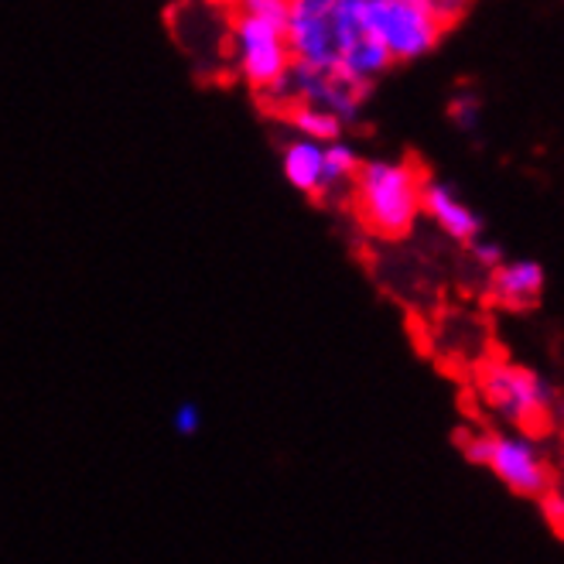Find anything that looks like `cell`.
I'll return each instance as SVG.
<instances>
[{
  "instance_id": "ba28073f",
  "label": "cell",
  "mask_w": 564,
  "mask_h": 564,
  "mask_svg": "<svg viewBox=\"0 0 564 564\" xmlns=\"http://www.w3.org/2000/svg\"><path fill=\"white\" fill-rule=\"evenodd\" d=\"M489 274V294L496 305H503L510 312H527L541 302L544 294V284H547V274L538 260H527V257H517V260H500Z\"/></svg>"
},
{
  "instance_id": "9a60e30c",
  "label": "cell",
  "mask_w": 564,
  "mask_h": 564,
  "mask_svg": "<svg viewBox=\"0 0 564 564\" xmlns=\"http://www.w3.org/2000/svg\"><path fill=\"white\" fill-rule=\"evenodd\" d=\"M469 253H473V260L479 263L482 271H492L496 263L503 260V247H500V243H492V240H486V237H476V240L469 243Z\"/></svg>"
},
{
  "instance_id": "5b68a950",
  "label": "cell",
  "mask_w": 564,
  "mask_h": 564,
  "mask_svg": "<svg viewBox=\"0 0 564 564\" xmlns=\"http://www.w3.org/2000/svg\"><path fill=\"white\" fill-rule=\"evenodd\" d=\"M479 393L486 408L507 421L510 427H541L551 417L554 408V393L547 387L544 377H538L534 370L517 367V362L507 359H492L479 373Z\"/></svg>"
},
{
  "instance_id": "9c48e42d",
  "label": "cell",
  "mask_w": 564,
  "mask_h": 564,
  "mask_svg": "<svg viewBox=\"0 0 564 564\" xmlns=\"http://www.w3.org/2000/svg\"><path fill=\"white\" fill-rule=\"evenodd\" d=\"M281 172H284L288 185L302 195L328 192V185H325V144L294 134V141H288L281 151Z\"/></svg>"
},
{
  "instance_id": "7c38bea8",
  "label": "cell",
  "mask_w": 564,
  "mask_h": 564,
  "mask_svg": "<svg viewBox=\"0 0 564 564\" xmlns=\"http://www.w3.org/2000/svg\"><path fill=\"white\" fill-rule=\"evenodd\" d=\"M448 113H452V123L462 130V134H476L479 123H482V99H479L473 89H462V93L452 99Z\"/></svg>"
},
{
  "instance_id": "4fadbf2b",
  "label": "cell",
  "mask_w": 564,
  "mask_h": 564,
  "mask_svg": "<svg viewBox=\"0 0 564 564\" xmlns=\"http://www.w3.org/2000/svg\"><path fill=\"white\" fill-rule=\"evenodd\" d=\"M172 427L178 438H195L203 431V408L198 404H178L172 414Z\"/></svg>"
},
{
  "instance_id": "3957f363",
  "label": "cell",
  "mask_w": 564,
  "mask_h": 564,
  "mask_svg": "<svg viewBox=\"0 0 564 564\" xmlns=\"http://www.w3.org/2000/svg\"><path fill=\"white\" fill-rule=\"evenodd\" d=\"M462 452L476 466H486L517 496H544L551 489V469L541 445L523 427L476 431L462 438Z\"/></svg>"
},
{
  "instance_id": "5bb4252c",
  "label": "cell",
  "mask_w": 564,
  "mask_h": 564,
  "mask_svg": "<svg viewBox=\"0 0 564 564\" xmlns=\"http://www.w3.org/2000/svg\"><path fill=\"white\" fill-rule=\"evenodd\" d=\"M421 8H427L431 14H435L445 28L448 24H455L462 14H466L469 8H473V0H417Z\"/></svg>"
},
{
  "instance_id": "52a82bcc",
  "label": "cell",
  "mask_w": 564,
  "mask_h": 564,
  "mask_svg": "<svg viewBox=\"0 0 564 564\" xmlns=\"http://www.w3.org/2000/svg\"><path fill=\"white\" fill-rule=\"evenodd\" d=\"M421 216H427L455 243L469 247L476 237H482V216L448 182L424 178V185H421Z\"/></svg>"
},
{
  "instance_id": "277c9868",
  "label": "cell",
  "mask_w": 564,
  "mask_h": 564,
  "mask_svg": "<svg viewBox=\"0 0 564 564\" xmlns=\"http://www.w3.org/2000/svg\"><path fill=\"white\" fill-rule=\"evenodd\" d=\"M370 35L397 62H417L431 55L442 42L445 24L421 8L417 0H356Z\"/></svg>"
},
{
  "instance_id": "8fae6325",
  "label": "cell",
  "mask_w": 564,
  "mask_h": 564,
  "mask_svg": "<svg viewBox=\"0 0 564 564\" xmlns=\"http://www.w3.org/2000/svg\"><path fill=\"white\" fill-rule=\"evenodd\" d=\"M359 164H362V158H359V151L352 144H346L343 138L328 141L325 144V185H328V192L352 185Z\"/></svg>"
},
{
  "instance_id": "6da1fadb",
  "label": "cell",
  "mask_w": 564,
  "mask_h": 564,
  "mask_svg": "<svg viewBox=\"0 0 564 564\" xmlns=\"http://www.w3.org/2000/svg\"><path fill=\"white\" fill-rule=\"evenodd\" d=\"M288 8L291 0H234V28L229 52L247 86L274 96L291 69L288 45Z\"/></svg>"
},
{
  "instance_id": "8992f818",
  "label": "cell",
  "mask_w": 564,
  "mask_h": 564,
  "mask_svg": "<svg viewBox=\"0 0 564 564\" xmlns=\"http://www.w3.org/2000/svg\"><path fill=\"white\" fill-rule=\"evenodd\" d=\"M339 8L336 0H291L288 8V45L291 62L305 69H336Z\"/></svg>"
},
{
  "instance_id": "30bf717a",
  "label": "cell",
  "mask_w": 564,
  "mask_h": 564,
  "mask_svg": "<svg viewBox=\"0 0 564 564\" xmlns=\"http://www.w3.org/2000/svg\"><path fill=\"white\" fill-rule=\"evenodd\" d=\"M284 107H288V123H291V130L297 138H312V141H322V144L343 138L346 123L332 110L315 107V104H302V99H291V104H284Z\"/></svg>"
},
{
  "instance_id": "2e32d148",
  "label": "cell",
  "mask_w": 564,
  "mask_h": 564,
  "mask_svg": "<svg viewBox=\"0 0 564 564\" xmlns=\"http://www.w3.org/2000/svg\"><path fill=\"white\" fill-rule=\"evenodd\" d=\"M561 507H564V492H561Z\"/></svg>"
},
{
  "instance_id": "7a4b0ae2",
  "label": "cell",
  "mask_w": 564,
  "mask_h": 564,
  "mask_svg": "<svg viewBox=\"0 0 564 564\" xmlns=\"http://www.w3.org/2000/svg\"><path fill=\"white\" fill-rule=\"evenodd\" d=\"M424 175L411 161L373 158L362 161L352 178V206L373 237L404 240L421 219Z\"/></svg>"
}]
</instances>
